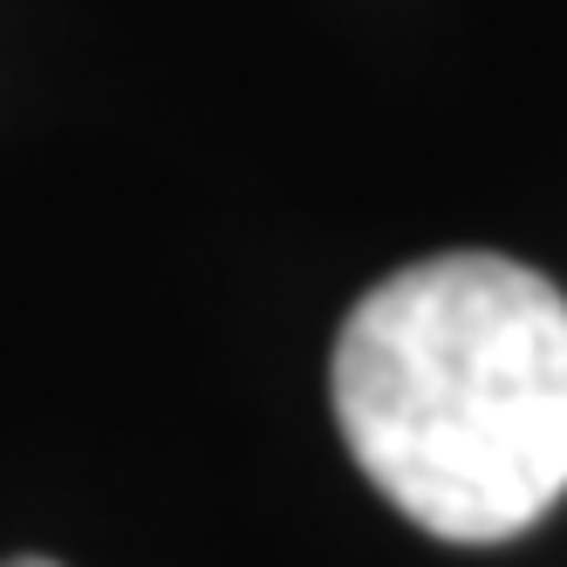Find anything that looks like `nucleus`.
Listing matches in <instances>:
<instances>
[{
	"mask_svg": "<svg viewBox=\"0 0 567 567\" xmlns=\"http://www.w3.org/2000/svg\"><path fill=\"white\" fill-rule=\"evenodd\" d=\"M329 396L370 485L437 540H513L567 493V301L519 260L437 254L377 280Z\"/></svg>",
	"mask_w": 567,
	"mask_h": 567,
	"instance_id": "f257e3e1",
	"label": "nucleus"
},
{
	"mask_svg": "<svg viewBox=\"0 0 567 567\" xmlns=\"http://www.w3.org/2000/svg\"><path fill=\"white\" fill-rule=\"evenodd\" d=\"M8 567H55V560H42V554H14Z\"/></svg>",
	"mask_w": 567,
	"mask_h": 567,
	"instance_id": "f03ea898",
	"label": "nucleus"
}]
</instances>
